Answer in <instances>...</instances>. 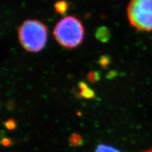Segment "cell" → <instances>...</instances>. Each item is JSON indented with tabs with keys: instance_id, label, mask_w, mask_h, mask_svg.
<instances>
[{
	"instance_id": "obj_4",
	"label": "cell",
	"mask_w": 152,
	"mask_h": 152,
	"mask_svg": "<svg viewBox=\"0 0 152 152\" xmlns=\"http://www.w3.org/2000/svg\"><path fill=\"white\" fill-rule=\"evenodd\" d=\"M79 88L80 89V96L86 98H92L94 96V93L93 90L89 88L86 84L81 82L79 84Z\"/></svg>"
},
{
	"instance_id": "obj_5",
	"label": "cell",
	"mask_w": 152,
	"mask_h": 152,
	"mask_svg": "<svg viewBox=\"0 0 152 152\" xmlns=\"http://www.w3.org/2000/svg\"><path fill=\"white\" fill-rule=\"evenodd\" d=\"M95 152H121V151L110 146L105 145H99L97 146Z\"/></svg>"
},
{
	"instance_id": "obj_6",
	"label": "cell",
	"mask_w": 152,
	"mask_h": 152,
	"mask_svg": "<svg viewBox=\"0 0 152 152\" xmlns=\"http://www.w3.org/2000/svg\"><path fill=\"white\" fill-rule=\"evenodd\" d=\"M56 7L57 11L60 12V13H63L65 11L66 8V4L65 2H59L56 4Z\"/></svg>"
},
{
	"instance_id": "obj_8",
	"label": "cell",
	"mask_w": 152,
	"mask_h": 152,
	"mask_svg": "<svg viewBox=\"0 0 152 152\" xmlns=\"http://www.w3.org/2000/svg\"><path fill=\"white\" fill-rule=\"evenodd\" d=\"M142 152H152V148H150V149H148V150H146L142 151Z\"/></svg>"
},
{
	"instance_id": "obj_3",
	"label": "cell",
	"mask_w": 152,
	"mask_h": 152,
	"mask_svg": "<svg viewBox=\"0 0 152 152\" xmlns=\"http://www.w3.org/2000/svg\"><path fill=\"white\" fill-rule=\"evenodd\" d=\"M131 25L137 30L152 31V0H131L127 8Z\"/></svg>"
},
{
	"instance_id": "obj_7",
	"label": "cell",
	"mask_w": 152,
	"mask_h": 152,
	"mask_svg": "<svg viewBox=\"0 0 152 152\" xmlns=\"http://www.w3.org/2000/svg\"><path fill=\"white\" fill-rule=\"evenodd\" d=\"M6 127L9 129H13V128H15V122L12 121V120H10V121H7L6 122Z\"/></svg>"
},
{
	"instance_id": "obj_1",
	"label": "cell",
	"mask_w": 152,
	"mask_h": 152,
	"mask_svg": "<svg viewBox=\"0 0 152 152\" xmlns=\"http://www.w3.org/2000/svg\"><path fill=\"white\" fill-rule=\"evenodd\" d=\"M53 34L60 45L66 48H73L81 43L84 28L81 22L77 18L69 16L57 23Z\"/></svg>"
},
{
	"instance_id": "obj_2",
	"label": "cell",
	"mask_w": 152,
	"mask_h": 152,
	"mask_svg": "<svg viewBox=\"0 0 152 152\" xmlns=\"http://www.w3.org/2000/svg\"><path fill=\"white\" fill-rule=\"evenodd\" d=\"M18 37L22 46L27 51H39L46 45L47 28L38 20H27L19 28Z\"/></svg>"
}]
</instances>
